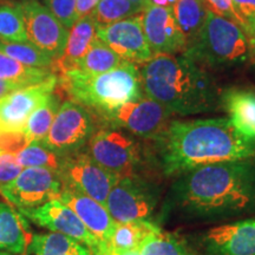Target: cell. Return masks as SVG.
<instances>
[{
	"instance_id": "7",
	"label": "cell",
	"mask_w": 255,
	"mask_h": 255,
	"mask_svg": "<svg viewBox=\"0 0 255 255\" xmlns=\"http://www.w3.org/2000/svg\"><path fill=\"white\" fill-rule=\"evenodd\" d=\"M95 131L94 115L77 102L66 101L59 107L41 143L57 154L68 156L81 151Z\"/></svg>"
},
{
	"instance_id": "42",
	"label": "cell",
	"mask_w": 255,
	"mask_h": 255,
	"mask_svg": "<svg viewBox=\"0 0 255 255\" xmlns=\"http://www.w3.org/2000/svg\"><path fill=\"white\" fill-rule=\"evenodd\" d=\"M0 255H12V254L8 253V252H0Z\"/></svg>"
},
{
	"instance_id": "36",
	"label": "cell",
	"mask_w": 255,
	"mask_h": 255,
	"mask_svg": "<svg viewBox=\"0 0 255 255\" xmlns=\"http://www.w3.org/2000/svg\"><path fill=\"white\" fill-rule=\"evenodd\" d=\"M205 2L206 7L213 13L221 15V17L228 18L231 20L240 25L239 23V18L235 13L234 6H233L232 0H202Z\"/></svg>"
},
{
	"instance_id": "22",
	"label": "cell",
	"mask_w": 255,
	"mask_h": 255,
	"mask_svg": "<svg viewBox=\"0 0 255 255\" xmlns=\"http://www.w3.org/2000/svg\"><path fill=\"white\" fill-rule=\"evenodd\" d=\"M26 252L31 255H92L85 245L55 232L34 234Z\"/></svg>"
},
{
	"instance_id": "2",
	"label": "cell",
	"mask_w": 255,
	"mask_h": 255,
	"mask_svg": "<svg viewBox=\"0 0 255 255\" xmlns=\"http://www.w3.org/2000/svg\"><path fill=\"white\" fill-rule=\"evenodd\" d=\"M152 141L167 176L219 162L255 161V141L241 135L228 117L170 121Z\"/></svg>"
},
{
	"instance_id": "21",
	"label": "cell",
	"mask_w": 255,
	"mask_h": 255,
	"mask_svg": "<svg viewBox=\"0 0 255 255\" xmlns=\"http://www.w3.org/2000/svg\"><path fill=\"white\" fill-rule=\"evenodd\" d=\"M31 239H28L26 222L15 210L0 202V251L24 254Z\"/></svg>"
},
{
	"instance_id": "4",
	"label": "cell",
	"mask_w": 255,
	"mask_h": 255,
	"mask_svg": "<svg viewBox=\"0 0 255 255\" xmlns=\"http://www.w3.org/2000/svg\"><path fill=\"white\" fill-rule=\"evenodd\" d=\"M57 77L58 84L71 97V101L77 102L96 116L109 113L143 96L141 72L135 64L128 62L100 75L71 70Z\"/></svg>"
},
{
	"instance_id": "6",
	"label": "cell",
	"mask_w": 255,
	"mask_h": 255,
	"mask_svg": "<svg viewBox=\"0 0 255 255\" xmlns=\"http://www.w3.org/2000/svg\"><path fill=\"white\" fill-rule=\"evenodd\" d=\"M88 154L108 171L122 176L137 175L142 163L139 143L131 133L114 128L95 131L88 142Z\"/></svg>"
},
{
	"instance_id": "9",
	"label": "cell",
	"mask_w": 255,
	"mask_h": 255,
	"mask_svg": "<svg viewBox=\"0 0 255 255\" xmlns=\"http://www.w3.org/2000/svg\"><path fill=\"white\" fill-rule=\"evenodd\" d=\"M154 184L138 175L122 176L116 181L107 197L108 212L116 223L149 220L157 205Z\"/></svg>"
},
{
	"instance_id": "39",
	"label": "cell",
	"mask_w": 255,
	"mask_h": 255,
	"mask_svg": "<svg viewBox=\"0 0 255 255\" xmlns=\"http://www.w3.org/2000/svg\"><path fill=\"white\" fill-rule=\"evenodd\" d=\"M100 255H139L138 250L133 251H122V250H115V248L110 247L109 245L104 247V250L101 252Z\"/></svg>"
},
{
	"instance_id": "37",
	"label": "cell",
	"mask_w": 255,
	"mask_h": 255,
	"mask_svg": "<svg viewBox=\"0 0 255 255\" xmlns=\"http://www.w3.org/2000/svg\"><path fill=\"white\" fill-rule=\"evenodd\" d=\"M100 1L101 0H77V5H76L77 20L90 15Z\"/></svg>"
},
{
	"instance_id": "26",
	"label": "cell",
	"mask_w": 255,
	"mask_h": 255,
	"mask_svg": "<svg viewBox=\"0 0 255 255\" xmlns=\"http://www.w3.org/2000/svg\"><path fill=\"white\" fill-rule=\"evenodd\" d=\"M124 63L126 60H123L116 52H114L100 38L96 37L87 55L78 63L76 70H81L89 75H100V73L119 68Z\"/></svg>"
},
{
	"instance_id": "41",
	"label": "cell",
	"mask_w": 255,
	"mask_h": 255,
	"mask_svg": "<svg viewBox=\"0 0 255 255\" xmlns=\"http://www.w3.org/2000/svg\"><path fill=\"white\" fill-rule=\"evenodd\" d=\"M129 1L135 6H137V7L141 9L142 12L144 11V9L148 7L149 5H150L149 4V0H129Z\"/></svg>"
},
{
	"instance_id": "38",
	"label": "cell",
	"mask_w": 255,
	"mask_h": 255,
	"mask_svg": "<svg viewBox=\"0 0 255 255\" xmlns=\"http://www.w3.org/2000/svg\"><path fill=\"white\" fill-rule=\"evenodd\" d=\"M21 88H26L23 87V85L17 84V83H12V82H6V81H0V100L5 96H7L11 92H13L15 90H19Z\"/></svg>"
},
{
	"instance_id": "1",
	"label": "cell",
	"mask_w": 255,
	"mask_h": 255,
	"mask_svg": "<svg viewBox=\"0 0 255 255\" xmlns=\"http://www.w3.org/2000/svg\"><path fill=\"white\" fill-rule=\"evenodd\" d=\"M174 208L190 219L220 221L255 213V161L207 164L178 175Z\"/></svg>"
},
{
	"instance_id": "29",
	"label": "cell",
	"mask_w": 255,
	"mask_h": 255,
	"mask_svg": "<svg viewBox=\"0 0 255 255\" xmlns=\"http://www.w3.org/2000/svg\"><path fill=\"white\" fill-rule=\"evenodd\" d=\"M15 157L23 168H46L57 173L65 156L57 154L41 142H34L15 152Z\"/></svg>"
},
{
	"instance_id": "17",
	"label": "cell",
	"mask_w": 255,
	"mask_h": 255,
	"mask_svg": "<svg viewBox=\"0 0 255 255\" xmlns=\"http://www.w3.org/2000/svg\"><path fill=\"white\" fill-rule=\"evenodd\" d=\"M200 247L203 255H255V216L208 229Z\"/></svg>"
},
{
	"instance_id": "30",
	"label": "cell",
	"mask_w": 255,
	"mask_h": 255,
	"mask_svg": "<svg viewBox=\"0 0 255 255\" xmlns=\"http://www.w3.org/2000/svg\"><path fill=\"white\" fill-rule=\"evenodd\" d=\"M141 9L129 0H101L90 14L96 26H105L141 13Z\"/></svg>"
},
{
	"instance_id": "20",
	"label": "cell",
	"mask_w": 255,
	"mask_h": 255,
	"mask_svg": "<svg viewBox=\"0 0 255 255\" xmlns=\"http://www.w3.org/2000/svg\"><path fill=\"white\" fill-rule=\"evenodd\" d=\"M221 107L235 129L255 141V91L238 88L222 91Z\"/></svg>"
},
{
	"instance_id": "27",
	"label": "cell",
	"mask_w": 255,
	"mask_h": 255,
	"mask_svg": "<svg viewBox=\"0 0 255 255\" xmlns=\"http://www.w3.org/2000/svg\"><path fill=\"white\" fill-rule=\"evenodd\" d=\"M59 109V97L55 92L49 96V98L40 104L28 117L24 133L27 143L41 142L49 132L57 111Z\"/></svg>"
},
{
	"instance_id": "15",
	"label": "cell",
	"mask_w": 255,
	"mask_h": 255,
	"mask_svg": "<svg viewBox=\"0 0 255 255\" xmlns=\"http://www.w3.org/2000/svg\"><path fill=\"white\" fill-rule=\"evenodd\" d=\"M96 36L128 63L145 64L152 58L143 31L141 14L97 27Z\"/></svg>"
},
{
	"instance_id": "32",
	"label": "cell",
	"mask_w": 255,
	"mask_h": 255,
	"mask_svg": "<svg viewBox=\"0 0 255 255\" xmlns=\"http://www.w3.org/2000/svg\"><path fill=\"white\" fill-rule=\"evenodd\" d=\"M138 252L139 255H191L173 235L162 231L143 241Z\"/></svg>"
},
{
	"instance_id": "11",
	"label": "cell",
	"mask_w": 255,
	"mask_h": 255,
	"mask_svg": "<svg viewBox=\"0 0 255 255\" xmlns=\"http://www.w3.org/2000/svg\"><path fill=\"white\" fill-rule=\"evenodd\" d=\"M62 189L56 171L46 168H24L15 180L0 188V193L19 209H31L51 200H58Z\"/></svg>"
},
{
	"instance_id": "14",
	"label": "cell",
	"mask_w": 255,
	"mask_h": 255,
	"mask_svg": "<svg viewBox=\"0 0 255 255\" xmlns=\"http://www.w3.org/2000/svg\"><path fill=\"white\" fill-rule=\"evenodd\" d=\"M57 84L58 77L53 73L44 82L2 97L0 100V131L24 132L30 115L55 92Z\"/></svg>"
},
{
	"instance_id": "24",
	"label": "cell",
	"mask_w": 255,
	"mask_h": 255,
	"mask_svg": "<svg viewBox=\"0 0 255 255\" xmlns=\"http://www.w3.org/2000/svg\"><path fill=\"white\" fill-rule=\"evenodd\" d=\"M174 17L187 41V47L193 44L205 24L207 12L202 0H177L173 7Z\"/></svg>"
},
{
	"instance_id": "12",
	"label": "cell",
	"mask_w": 255,
	"mask_h": 255,
	"mask_svg": "<svg viewBox=\"0 0 255 255\" xmlns=\"http://www.w3.org/2000/svg\"><path fill=\"white\" fill-rule=\"evenodd\" d=\"M20 213L40 227L75 239L85 245L91 251L92 255H100L107 246L98 241L76 213L59 200H51L36 208L20 209Z\"/></svg>"
},
{
	"instance_id": "10",
	"label": "cell",
	"mask_w": 255,
	"mask_h": 255,
	"mask_svg": "<svg viewBox=\"0 0 255 255\" xmlns=\"http://www.w3.org/2000/svg\"><path fill=\"white\" fill-rule=\"evenodd\" d=\"M63 188L84 194L105 206L107 197L119 176L100 165L88 151H77L64 157L58 171Z\"/></svg>"
},
{
	"instance_id": "34",
	"label": "cell",
	"mask_w": 255,
	"mask_h": 255,
	"mask_svg": "<svg viewBox=\"0 0 255 255\" xmlns=\"http://www.w3.org/2000/svg\"><path fill=\"white\" fill-rule=\"evenodd\" d=\"M15 157V152H0V188L15 180L23 170Z\"/></svg>"
},
{
	"instance_id": "23",
	"label": "cell",
	"mask_w": 255,
	"mask_h": 255,
	"mask_svg": "<svg viewBox=\"0 0 255 255\" xmlns=\"http://www.w3.org/2000/svg\"><path fill=\"white\" fill-rule=\"evenodd\" d=\"M159 231L161 228L149 220L116 223L108 245L115 250H138L143 241Z\"/></svg>"
},
{
	"instance_id": "19",
	"label": "cell",
	"mask_w": 255,
	"mask_h": 255,
	"mask_svg": "<svg viewBox=\"0 0 255 255\" xmlns=\"http://www.w3.org/2000/svg\"><path fill=\"white\" fill-rule=\"evenodd\" d=\"M96 30H97V26L91 15L78 19L72 25V27L69 30L68 40H66L63 55L53 60L52 71L55 75L58 76L64 72L77 69L78 63L87 55L92 41L97 37Z\"/></svg>"
},
{
	"instance_id": "16",
	"label": "cell",
	"mask_w": 255,
	"mask_h": 255,
	"mask_svg": "<svg viewBox=\"0 0 255 255\" xmlns=\"http://www.w3.org/2000/svg\"><path fill=\"white\" fill-rule=\"evenodd\" d=\"M141 20L152 57L184 53L187 41L177 26L173 8L149 5L141 12Z\"/></svg>"
},
{
	"instance_id": "13",
	"label": "cell",
	"mask_w": 255,
	"mask_h": 255,
	"mask_svg": "<svg viewBox=\"0 0 255 255\" xmlns=\"http://www.w3.org/2000/svg\"><path fill=\"white\" fill-rule=\"evenodd\" d=\"M19 5L23 13L27 40L53 60L59 58L68 40V28L63 26L46 6L37 0H25Z\"/></svg>"
},
{
	"instance_id": "5",
	"label": "cell",
	"mask_w": 255,
	"mask_h": 255,
	"mask_svg": "<svg viewBox=\"0 0 255 255\" xmlns=\"http://www.w3.org/2000/svg\"><path fill=\"white\" fill-rule=\"evenodd\" d=\"M183 55L202 66L229 68L250 58V44L240 25L208 9L199 36Z\"/></svg>"
},
{
	"instance_id": "40",
	"label": "cell",
	"mask_w": 255,
	"mask_h": 255,
	"mask_svg": "<svg viewBox=\"0 0 255 255\" xmlns=\"http://www.w3.org/2000/svg\"><path fill=\"white\" fill-rule=\"evenodd\" d=\"M248 44H250V58L255 64V28L246 33Z\"/></svg>"
},
{
	"instance_id": "28",
	"label": "cell",
	"mask_w": 255,
	"mask_h": 255,
	"mask_svg": "<svg viewBox=\"0 0 255 255\" xmlns=\"http://www.w3.org/2000/svg\"><path fill=\"white\" fill-rule=\"evenodd\" d=\"M0 51L26 66L52 69L53 59L30 41H7L0 39Z\"/></svg>"
},
{
	"instance_id": "8",
	"label": "cell",
	"mask_w": 255,
	"mask_h": 255,
	"mask_svg": "<svg viewBox=\"0 0 255 255\" xmlns=\"http://www.w3.org/2000/svg\"><path fill=\"white\" fill-rule=\"evenodd\" d=\"M171 115L167 108L144 95L98 117L105 128L126 130L132 136L154 139L170 122Z\"/></svg>"
},
{
	"instance_id": "3",
	"label": "cell",
	"mask_w": 255,
	"mask_h": 255,
	"mask_svg": "<svg viewBox=\"0 0 255 255\" xmlns=\"http://www.w3.org/2000/svg\"><path fill=\"white\" fill-rule=\"evenodd\" d=\"M145 96L180 116L206 114L221 107V91L205 66L186 56L158 55L141 70Z\"/></svg>"
},
{
	"instance_id": "35",
	"label": "cell",
	"mask_w": 255,
	"mask_h": 255,
	"mask_svg": "<svg viewBox=\"0 0 255 255\" xmlns=\"http://www.w3.org/2000/svg\"><path fill=\"white\" fill-rule=\"evenodd\" d=\"M245 34L255 28V0H232Z\"/></svg>"
},
{
	"instance_id": "18",
	"label": "cell",
	"mask_w": 255,
	"mask_h": 255,
	"mask_svg": "<svg viewBox=\"0 0 255 255\" xmlns=\"http://www.w3.org/2000/svg\"><path fill=\"white\" fill-rule=\"evenodd\" d=\"M58 200L76 213L98 241L108 245L116 222L111 218L107 207L84 194L68 188H63Z\"/></svg>"
},
{
	"instance_id": "33",
	"label": "cell",
	"mask_w": 255,
	"mask_h": 255,
	"mask_svg": "<svg viewBox=\"0 0 255 255\" xmlns=\"http://www.w3.org/2000/svg\"><path fill=\"white\" fill-rule=\"evenodd\" d=\"M45 4L51 13L68 30L77 21V13H76L77 0H45Z\"/></svg>"
},
{
	"instance_id": "25",
	"label": "cell",
	"mask_w": 255,
	"mask_h": 255,
	"mask_svg": "<svg viewBox=\"0 0 255 255\" xmlns=\"http://www.w3.org/2000/svg\"><path fill=\"white\" fill-rule=\"evenodd\" d=\"M52 75V70L26 66L0 51V81L30 87L44 82Z\"/></svg>"
},
{
	"instance_id": "31",
	"label": "cell",
	"mask_w": 255,
	"mask_h": 255,
	"mask_svg": "<svg viewBox=\"0 0 255 255\" xmlns=\"http://www.w3.org/2000/svg\"><path fill=\"white\" fill-rule=\"evenodd\" d=\"M0 39L7 41H28L23 13L18 2L0 4Z\"/></svg>"
}]
</instances>
